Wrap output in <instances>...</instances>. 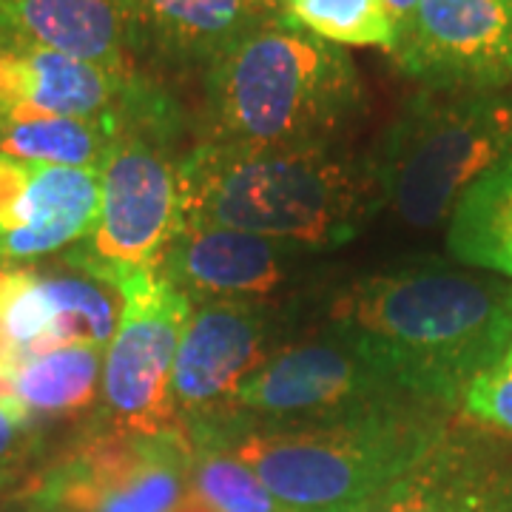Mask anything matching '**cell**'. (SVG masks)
<instances>
[{"label":"cell","instance_id":"obj_23","mask_svg":"<svg viewBox=\"0 0 512 512\" xmlns=\"http://www.w3.org/2000/svg\"><path fill=\"white\" fill-rule=\"evenodd\" d=\"M46 464V430L12 399H0V507H18Z\"/></svg>","mask_w":512,"mask_h":512},{"label":"cell","instance_id":"obj_10","mask_svg":"<svg viewBox=\"0 0 512 512\" xmlns=\"http://www.w3.org/2000/svg\"><path fill=\"white\" fill-rule=\"evenodd\" d=\"M390 57L421 89L501 92L512 86V0H419Z\"/></svg>","mask_w":512,"mask_h":512},{"label":"cell","instance_id":"obj_2","mask_svg":"<svg viewBox=\"0 0 512 512\" xmlns=\"http://www.w3.org/2000/svg\"><path fill=\"white\" fill-rule=\"evenodd\" d=\"M362 111L365 86L348 49L279 18L205 69L194 143L234 151L336 148Z\"/></svg>","mask_w":512,"mask_h":512},{"label":"cell","instance_id":"obj_16","mask_svg":"<svg viewBox=\"0 0 512 512\" xmlns=\"http://www.w3.org/2000/svg\"><path fill=\"white\" fill-rule=\"evenodd\" d=\"M123 9L131 57L205 69L282 18V0H123Z\"/></svg>","mask_w":512,"mask_h":512},{"label":"cell","instance_id":"obj_12","mask_svg":"<svg viewBox=\"0 0 512 512\" xmlns=\"http://www.w3.org/2000/svg\"><path fill=\"white\" fill-rule=\"evenodd\" d=\"M100 171L0 154V259L29 262L69 251L97 222Z\"/></svg>","mask_w":512,"mask_h":512},{"label":"cell","instance_id":"obj_19","mask_svg":"<svg viewBox=\"0 0 512 512\" xmlns=\"http://www.w3.org/2000/svg\"><path fill=\"white\" fill-rule=\"evenodd\" d=\"M456 262L512 279V157L470 185L447 220Z\"/></svg>","mask_w":512,"mask_h":512},{"label":"cell","instance_id":"obj_11","mask_svg":"<svg viewBox=\"0 0 512 512\" xmlns=\"http://www.w3.org/2000/svg\"><path fill=\"white\" fill-rule=\"evenodd\" d=\"M271 316L262 305H197L171 373V404L183 430L220 421L237 387L268 353Z\"/></svg>","mask_w":512,"mask_h":512},{"label":"cell","instance_id":"obj_1","mask_svg":"<svg viewBox=\"0 0 512 512\" xmlns=\"http://www.w3.org/2000/svg\"><path fill=\"white\" fill-rule=\"evenodd\" d=\"M328 336L413 402L453 410L512 342V285L444 268L359 279L330 302Z\"/></svg>","mask_w":512,"mask_h":512},{"label":"cell","instance_id":"obj_14","mask_svg":"<svg viewBox=\"0 0 512 512\" xmlns=\"http://www.w3.org/2000/svg\"><path fill=\"white\" fill-rule=\"evenodd\" d=\"M362 512H512V444L450 427Z\"/></svg>","mask_w":512,"mask_h":512},{"label":"cell","instance_id":"obj_21","mask_svg":"<svg viewBox=\"0 0 512 512\" xmlns=\"http://www.w3.org/2000/svg\"><path fill=\"white\" fill-rule=\"evenodd\" d=\"M282 23L342 49L373 46L390 55L396 46V26L384 0H282Z\"/></svg>","mask_w":512,"mask_h":512},{"label":"cell","instance_id":"obj_7","mask_svg":"<svg viewBox=\"0 0 512 512\" xmlns=\"http://www.w3.org/2000/svg\"><path fill=\"white\" fill-rule=\"evenodd\" d=\"M191 476L185 430H128L89 421L46 458L20 504L43 512H171Z\"/></svg>","mask_w":512,"mask_h":512},{"label":"cell","instance_id":"obj_18","mask_svg":"<svg viewBox=\"0 0 512 512\" xmlns=\"http://www.w3.org/2000/svg\"><path fill=\"white\" fill-rule=\"evenodd\" d=\"M103 384V350L57 348L20 362L6 376V399L43 430L55 421L97 413Z\"/></svg>","mask_w":512,"mask_h":512},{"label":"cell","instance_id":"obj_13","mask_svg":"<svg viewBox=\"0 0 512 512\" xmlns=\"http://www.w3.org/2000/svg\"><path fill=\"white\" fill-rule=\"evenodd\" d=\"M143 83V74L74 60L0 23V120L111 117L126 109Z\"/></svg>","mask_w":512,"mask_h":512},{"label":"cell","instance_id":"obj_15","mask_svg":"<svg viewBox=\"0 0 512 512\" xmlns=\"http://www.w3.org/2000/svg\"><path fill=\"white\" fill-rule=\"evenodd\" d=\"M285 242L231 228L183 225L168 245L160 274L197 305H262L288 282Z\"/></svg>","mask_w":512,"mask_h":512},{"label":"cell","instance_id":"obj_5","mask_svg":"<svg viewBox=\"0 0 512 512\" xmlns=\"http://www.w3.org/2000/svg\"><path fill=\"white\" fill-rule=\"evenodd\" d=\"M183 114L151 80L123 111L120 131L100 165V214L66 265L103 282L128 271L160 268L183 228L180 143Z\"/></svg>","mask_w":512,"mask_h":512},{"label":"cell","instance_id":"obj_27","mask_svg":"<svg viewBox=\"0 0 512 512\" xmlns=\"http://www.w3.org/2000/svg\"><path fill=\"white\" fill-rule=\"evenodd\" d=\"M12 268H15V265H12V262H3V259H0V282H3V276L9 274V271H12Z\"/></svg>","mask_w":512,"mask_h":512},{"label":"cell","instance_id":"obj_25","mask_svg":"<svg viewBox=\"0 0 512 512\" xmlns=\"http://www.w3.org/2000/svg\"><path fill=\"white\" fill-rule=\"evenodd\" d=\"M390 18H393V26H396V40L404 35V29L410 26V20L416 15V6L419 0H384Z\"/></svg>","mask_w":512,"mask_h":512},{"label":"cell","instance_id":"obj_6","mask_svg":"<svg viewBox=\"0 0 512 512\" xmlns=\"http://www.w3.org/2000/svg\"><path fill=\"white\" fill-rule=\"evenodd\" d=\"M384 208L413 228L450 220L470 185L512 157V97L421 89L367 151Z\"/></svg>","mask_w":512,"mask_h":512},{"label":"cell","instance_id":"obj_28","mask_svg":"<svg viewBox=\"0 0 512 512\" xmlns=\"http://www.w3.org/2000/svg\"><path fill=\"white\" fill-rule=\"evenodd\" d=\"M15 512H43V510H37V507H32V504H18Z\"/></svg>","mask_w":512,"mask_h":512},{"label":"cell","instance_id":"obj_26","mask_svg":"<svg viewBox=\"0 0 512 512\" xmlns=\"http://www.w3.org/2000/svg\"><path fill=\"white\" fill-rule=\"evenodd\" d=\"M171 512H214V510H211V507H208V504L202 501L200 495H197L194 490H191V487H188V490H185V495H183V501H180V504H177V507H174Z\"/></svg>","mask_w":512,"mask_h":512},{"label":"cell","instance_id":"obj_9","mask_svg":"<svg viewBox=\"0 0 512 512\" xmlns=\"http://www.w3.org/2000/svg\"><path fill=\"white\" fill-rule=\"evenodd\" d=\"M399 404H421L404 396L345 342L325 339L274 350L239 384L228 413L202 427H282L333 421L387 410ZM194 430V427H191Z\"/></svg>","mask_w":512,"mask_h":512},{"label":"cell","instance_id":"obj_24","mask_svg":"<svg viewBox=\"0 0 512 512\" xmlns=\"http://www.w3.org/2000/svg\"><path fill=\"white\" fill-rule=\"evenodd\" d=\"M461 413L478 427L512 439V342L470 384L461 399Z\"/></svg>","mask_w":512,"mask_h":512},{"label":"cell","instance_id":"obj_20","mask_svg":"<svg viewBox=\"0 0 512 512\" xmlns=\"http://www.w3.org/2000/svg\"><path fill=\"white\" fill-rule=\"evenodd\" d=\"M123 111L111 114V117H97V120H83V117L0 120V154L29 160V163L100 171V165L106 160L111 143L120 131Z\"/></svg>","mask_w":512,"mask_h":512},{"label":"cell","instance_id":"obj_3","mask_svg":"<svg viewBox=\"0 0 512 512\" xmlns=\"http://www.w3.org/2000/svg\"><path fill=\"white\" fill-rule=\"evenodd\" d=\"M180 200L183 225L313 248L359 237L384 208L370 157L339 146L234 151L194 143L180 163Z\"/></svg>","mask_w":512,"mask_h":512},{"label":"cell","instance_id":"obj_17","mask_svg":"<svg viewBox=\"0 0 512 512\" xmlns=\"http://www.w3.org/2000/svg\"><path fill=\"white\" fill-rule=\"evenodd\" d=\"M0 23L60 55L134 72L123 0H0Z\"/></svg>","mask_w":512,"mask_h":512},{"label":"cell","instance_id":"obj_8","mask_svg":"<svg viewBox=\"0 0 512 512\" xmlns=\"http://www.w3.org/2000/svg\"><path fill=\"white\" fill-rule=\"evenodd\" d=\"M120 325L103 353V384L94 424L128 430H183L171 404V373L194 305L160 268L128 271L111 282Z\"/></svg>","mask_w":512,"mask_h":512},{"label":"cell","instance_id":"obj_4","mask_svg":"<svg viewBox=\"0 0 512 512\" xmlns=\"http://www.w3.org/2000/svg\"><path fill=\"white\" fill-rule=\"evenodd\" d=\"M444 410L399 404L282 427H194L242 458L285 512H362L439 444Z\"/></svg>","mask_w":512,"mask_h":512},{"label":"cell","instance_id":"obj_22","mask_svg":"<svg viewBox=\"0 0 512 512\" xmlns=\"http://www.w3.org/2000/svg\"><path fill=\"white\" fill-rule=\"evenodd\" d=\"M191 476L188 487L214 512H285L254 470L220 441L188 433Z\"/></svg>","mask_w":512,"mask_h":512}]
</instances>
